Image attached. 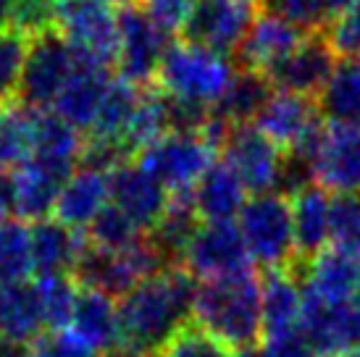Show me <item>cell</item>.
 Instances as JSON below:
<instances>
[{
	"mask_svg": "<svg viewBox=\"0 0 360 357\" xmlns=\"http://www.w3.org/2000/svg\"><path fill=\"white\" fill-rule=\"evenodd\" d=\"M198 294V278L184 266L163 268L140 281L119 299L121 344L140 355H160V349L190 323Z\"/></svg>",
	"mask_w": 360,
	"mask_h": 357,
	"instance_id": "obj_1",
	"label": "cell"
},
{
	"mask_svg": "<svg viewBox=\"0 0 360 357\" xmlns=\"http://www.w3.org/2000/svg\"><path fill=\"white\" fill-rule=\"evenodd\" d=\"M192 323L205 328L231 352L258 347L263 342V305L255 268L198 281Z\"/></svg>",
	"mask_w": 360,
	"mask_h": 357,
	"instance_id": "obj_2",
	"label": "cell"
},
{
	"mask_svg": "<svg viewBox=\"0 0 360 357\" xmlns=\"http://www.w3.org/2000/svg\"><path fill=\"white\" fill-rule=\"evenodd\" d=\"M234 63L195 42H171L158 69V89L176 103L213 110L234 79Z\"/></svg>",
	"mask_w": 360,
	"mask_h": 357,
	"instance_id": "obj_3",
	"label": "cell"
},
{
	"mask_svg": "<svg viewBox=\"0 0 360 357\" xmlns=\"http://www.w3.org/2000/svg\"><path fill=\"white\" fill-rule=\"evenodd\" d=\"M237 223L252 263H258L263 271L297 266L290 195L284 192L252 195V200L245 202Z\"/></svg>",
	"mask_w": 360,
	"mask_h": 357,
	"instance_id": "obj_4",
	"label": "cell"
},
{
	"mask_svg": "<svg viewBox=\"0 0 360 357\" xmlns=\"http://www.w3.org/2000/svg\"><path fill=\"white\" fill-rule=\"evenodd\" d=\"M219 148L200 131H169L137 152V163L155 181L174 192H190L216 163Z\"/></svg>",
	"mask_w": 360,
	"mask_h": 357,
	"instance_id": "obj_5",
	"label": "cell"
},
{
	"mask_svg": "<svg viewBox=\"0 0 360 357\" xmlns=\"http://www.w3.org/2000/svg\"><path fill=\"white\" fill-rule=\"evenodd\" d=\"M79 66V53L63 40L58 30H48L30 37L24 74H21L19 103L34 110L53 108L63 84Z\"/></svg>",
	"mask_w": 360,
	"mask_h": 357,
	"instance_id": "obj_6",
	"label": "cell"
},
{
	"mask_svg": "<svg viewBox=\"0 0 360 357\" xmlns=\"http://www.w3.org/2000/svg\"><path fill=\"white\" fill-rule=\"evenodd\" d=\"M252 124L284 152H297L310 163L316 158V150L326 129L323 113L316 100L281 89L271 95L266 108L260 110Z\"/></svg>",
	"mask_w": 360,
	"mask_h": 357,
	"instance_id": "obj_7",
	"label": "cell"
},
{
	"mask_svg": "<svg viewBox=\"0 0 360 357\" xmlns=\"http://www.w3.org/2000/svg\"><path fill=\"white\" fill-rule=\"evenodd\" d=\"M116 19H119V53H116L119 77L137 87H148L158 77L160 60L171 45L169 32L140 3L119 8Z\"/></svg>",
	"mask_w": 360,
	"mask_h": 357,
	"instance_id": "obj_8",
	"label": "cell"
},
{
	"mask_svg": "<svg viewBox=\"0 0 360 357\" xmlns=\"http://www.w3.org/2000/svg\"><path fill=\"white\" fill-rule=\"evenodd\" d=\"M260 11V0H192L181 37L231 58L237 56Z\"/></svg>",
	"mask_w": 360,
	"mask_h": 357,
	"instance_id": "obj_9",
	"label": "cell"
},
{
	"mask_svg": "<svg viewBox=\"0 0 360 357\" xmlns=\"http://www.w3.org/2000/svg\"><path fill=\"white\" fill-rule=\"evenodd\" d=\"M56 30L82 58L116 63L119 19L101 0H56Z\"/></svg>",
	"mask_w": 360,
	"mask_h": 357,
	"instance_id": "obj_10",
	"label": "cell"
},
{
	"mask_svg": "<svg viewBox=\"0 0 360 357\" xmlns=\"http://www.w3.org/2000/svg\"><path fill=\"white\" fill-rule=\"evenodd\" d=\"M181 266L190 271L198 281L221 278L252 268V258L248 252L245 237L237 221H216L200 223L192 242L184 249Z\"/></svg>",
	"mask_w": 360,
	"mask_h": 357,
	"instance_id": "obj_11",
	"label": "cell"
},
{
	"mask_svg": "<svg viewBox=\"0 0 360 357\" xmlns=\"http://www.w3.org/2000/svg\"><path fill=\"white\" fill-rule=\"evenodd\" d=\"M221 150H224V160L237 171L248 192L252 195L279 192L284 150L274 145L255 124L234 126Z\"/></svg>",
	"mask_w": 360,
	"mask_h": 357,
	"instance_id": "obj_12",
	"label": "cell"
},
{
	"mask_svg": "<svg viewBox=\"0 0 360 357\" xmlns=\"http://www.w3.org/2000/svg\"><path fill=\"white\" fill-rule=\"evenodd\" d=\"M313 181L334 195H360V124H326L313 158Z\"/></svg>",
	"mask_w": 360,
	"mask_h": 357,
	"instance_id": "obj_13",
	"label": "cell"
},
{
	"mask_svg": "<svg viewBox=\"0 0 360 357\" xmlns=\"http://www.w3.org/2000/svg\"><path fill=\"white\" fill-rule=\"evenodd\" d=\"M334 66H337V50L331 48L326 32H310L305 34V40L271 71L269 82L274 84V89L319 100Z\"/></svg>",
	"mask_w": 360,
	"mask_h": 357,
	"instance_id": "obj_14",
	"label": "cell"
},
{
	"mask_svg": "<svg viewBox=\"0 0 360 357\" xmlns=\"http://www.w3.org/2000/svg\"><path fill=\"white\" fill-rule=\"evenodd\" d=\"M300 331L319 357H342L360 347V313L352 302H323L305 294Z\"/></svg>",
	"mask_w": 360,
	"mask_h": 357,
	"instance_id": "obj_15",
	"label": "cell"
},
{
	"mask_svg": "<svg viewBox=\"0 0 360 357\" xmlns=\"http://www.w3.org/2000/svg\"><path fill=\"white\" fill-rule=\"evenodd\" d=\"M110 202L121 208L137 226L148 234L169 208L171 192L134 160H124L108 174Z\"/></svg>",
	"mask_w": 360,
	"mask_h": 357,
	"instance_id": "obj_16",
	"label": "cell"
},
{
	"mask_svg": "<svg viewBox=\"0 0 360 357\" xmlns=\"http://www.w3.org/2000/svg\"><path fill=\"white\" fill-rule=\"evenodd\" d=\"M302 278V292L323 302H352L360 289V258L329 245L308 263L292 266Z\"/></svg>",
	"mask_w": 360,
	"mask_h": 357,
	"instance_id": "obj_17",
	"label": "cell"
},
{
	"mask_svg": "<svg viewBox=\"0 0 360 357\" xmlns=\"http://www.w3.org/2000/svg\"><path fill=\"white\" fill-rule=\"evenodd\" d=\"M305 34L308 32H302L300 27H295V24H290V21L276 16V13L260 11V16L255 19V24L250 27L248 37L242 40L240 50L234 56L237 66L245 71H258V74L269 77L271 71L305 40Z\"/></svg>",
	"mask_w": 360,
	"mask_h": 357,
	"instance_id": "obj_18",
	"label": "cell"
},
{
	"mask_svg": "<svg viewBox=\"0 0 360 357\" xmlns=\"http://www.w3.org/2000/svg\"><path fill=\"white\" fill-rule=\"evenodd\" d=\"M110 82H113L110 66H103V63H95V60L79 56V66L71 74V79L63 84L60 95L53 103V110L63 121H69L74 129L90 131L95 119H98V110H101Z\"/></svg>",
	"mask_w": 360,
	"mask_h": 357,
	"instance_id": "obj_19",
	"label": "cell"
},
{
	"mask_svg": "<svg viewBox=\"0 0 360 357\" xmlns=\"http://www.w3.org/2000/svg\"><path fill=\"white\" fill-rule=\"evenodd\" d=\"M32 110V155L30 160H37L48 169L58 171L63 176H71L79 169L84 139L82 131L74 129L69 121H63L53 108Z\"/></svg>",
	"mask_w": 360,
	"mask_h": 357,
	"instance_id": "obj_20",
	"label": "cell"
},
{
	"mask_svg": "<svg viewBox=\"0 0 360 357\" xmlns=\"http://www.w3.org/2000/svg\"><path fill=\"white\" fill-rule=\"evenodd\" d=\"M110 205V178L105 171L79 166L60 187L53 219L74 231H87L92 221Z\"/></svg>",
	"mask_w": 360,
	"mask_h": 357,
	"instance_id": "obj_21",
	"label": "cell"
},
{
	"mask_svg": "<svg viewBox=\"0 0 360 357\" xmlns=\"http://www.w3.org/2000/svg\"><path fill=\"white\" fill-rule=\"evenodd\" d=\"M260 305H263V339L300 328L305 292L295 268H269L260 273Z\"/></svg>",
	"mask_w": 360,
	"mask_h": 357,
	"instance_id": "obj_22",
	"label": "cell"
},
{
	"mask_svg": "<svg viewBox=\"0 0 360 357\" xmlns=\"http://www.w3.org/2000/svg\"><path fill=\"white\" fill-rule=\"evenodd\" d=\"M69 331L77 339H82L90 349H95L101 357L121 344V318H119V299L108 297L95 289H82L74 305Z\"/></svg>",
	"mask_w": 360,
	"mask_h": 357,
	"instance_id": "obj_23",
	"label": "cell"
},
{
	"mask_svg": "<svg viewBox=\"0 0 360 357\" xmlns=\"http://www.w3.org/2000/svg\"><path fill=\"white\" fill-rule=\"evenodd\" d=\"M192 200L202 223L237 221L248 202V189L226 160H216L195 184Z\"/></svg>",
	"mask_w": 360,
	"mask_h": 357,
	"instance_id": "obj_24",
	"label": "cell"
},
{
	"mask_svg": "<svg viewBox=\"0 0 360 357\" xmlns=\"http://www.w3.org/2000/svg\"><path fill=\"white\" fill-rule=\"evenodd\" d=\"M32 239V263L37 276L48 273H71L82 249L87 245V234L74 231L58 219L34 221L30 228Z\"/></svg>",
	"mask_w": 360,
	"mask_h": 357,
	"instance_id": "obj_25",
	"label": "cell"
},
{
	"mask_svg": "<svg viewBox=\"0 0 360 357\" xmlns=\"http://www.w3.org/2000/svg\"><path fill=\"white\" fill-rule=\"evenodd\" d=\"M331 197L316 181L292 195V219H295V247L297 263H308L331 242L329 221Z\"/></svg>",
	"mask_w": 360,
	"mask_h": 357,
	"instance_id": "obj_26",
	"label": "cell"
},
{
	"mask_svg": "<svg viewBox=\"0 0 360 357\" xmlns=\"http://www.w3.org/2000/svg\"><path fill=\"white\" fill-rule=\"evenodd\" d=\"M276 89L269 82L266 74L258 71H245L240 69L234 74L229 89L224 92V98L213 105V116L221 119L229 126H242V124H252L258 119V113L266 108V103L271 100Z\"/></svg>",
	"mask_w": 360,
	"mask_h": 357,
	"instance_id": "obj_27",
	"label": "cell"
},
{
	"mask_svg": "<svg viewBox=\"0 0 360 357\" xmlns=\"http://www.w3.org/2000/svg\"><path fill=\"white\" fill-rule=\"evenodd\" d=\"M45 328L34 281L0 284V337L34 342Z\"/></svg>",
	"mask_w": 360,
	"mask_h": 357,
	"instance_id": "obj_28",
	"label": "cell"
},
{
	"mask_svg": "<svg viewBox=\"0 0 360 357\" xmlns=\"http://www.w3.org/2000/svg\"><path fill=\"white\" fill-rule=\"evenodd\" d=\"M63 174L42 166L37 160H27L16 169V189H19V219L42 221L51 219L56 210L60 187L66 184Z\"/></svg>",
	"mask_w": 360,
	"mask_h": 357,
	"instance_id": "obj_29",
	"label": "cell"
},
{
	"mask_svg": "<svg viewBox=\"0 0 360 357\" xmlns=\"http://www.w3.org/2000/svg\"><path fill=\"white\" fill-rule=\"evenodd\" d=\"M323 119L360 124V58H340L329 82L319 95Z\"/></svg>",
	"mask_w": 360,
	"mask_h": 357,
	"instance_id": "obj_30",
	"label": "cell"
},
{
	"mask_svg": "<svg viewBox=\"0 0 360 357\" xmlns=\"http://www.w3.org/2000/svg\"><path fill=\"white\" fill-rule=\"evenodd\" d=\"M142 89L145 87H137V84L121 79V77L110 82L101 110H98V119H95L90 129V137L116 142V145L124 148V137H127V129H129L131 119H134V110H137V103L142 98Z\"/></svg>",
	"mask_w": 360,
	"mask_h": 357,
	"instance_id": "obj_31",
	"label": "cell"
},
{
	"mask_svg": "<svg viewBox=\"0 0 360 357\" xmlns=\"http://www.w3.org/2000/svg\"><path fill=\"white\" fill-rule=\"evenodd\" d=\"M169 131H174L169 95H163L158 87H145L140 103H137V110H134V119H131L127 137H124V148L129 155H137L142 148L153 145L155 139H160Z\"/></svg>",
	"mask_w": 360,
	"mask_h": 357,
	"instance_id": "obj_32",
	"label": "cell"
},
{
	"mask_svg": "<svg viewBox=\"0 0 360 357\" xmlns=\"http://www.w3.org/2000/svg\"><path fill=\"white\" fill-rule=\"evenodd\" d=\"M32 155V110L19 103L0 105V169H19Z\"/></svg>",
	"mask_w": 360,
	"mask_h": 357,
	"instance_id": "obj_33",
	"label": "cell"
},
{
	"mask_svg": "<svg viewBox=\"0 0 360 357\" xmlns=\"http://www.w3.org/2000/svg\"><path fill=\"white\" fill-rule=\"evenodd\" d=\"M34 289H37V297H40L45 328H51V331L69 328L74 305L79 297V284L69 273H48V276H37Z\"/></svg>",
	"mask_w": 360,
	"mask_h": 357,
	"instance_id": "obj_34",
	"label": "cell"
},
{
	"mask_svg": "<svg viewBox=\"0 0 360 357\" xmlns=\"http://www.w3.org/2000/svg\"><path fill=\"white\" fill-rule=\"evenodd\" d=\"M34 263H32L30 228L21 221H0V284L27 281Z\"/></svg>",
	"mask_w": 360,
	"mask_h": 357,
	"instance_id": "obj_35",
	"label": "cell"
},
{
	"mask_svg": "<svg viewBox=\"0 0 360 357\" xmlns=\"http://www.w3.org/2000/svg\"><path fill=\"white\" fill-rule=\"evenodd\" d=\"M84 234H87V239H90L92 245H98V247H103V249H110V252H127V249H131L134 245H140L142 239L148 237V234H145L124 210L116 208L113 202L103 210L98 219L92 221Z\"/></svg>",
	"mask_w": 360,
	"mask_h": 357,
	"instance_id": "obj_36",
	"label": "cell"
},
{
	"mask_svg": "<svg viewBox=\"0 0 360 357\" xmlns=\"http://www.w3.org/2000/svg\"><path fill=\"white\" fill-rule=\"evenodd\" d=\"M30 37L19 30L0 32V105L19 98Z\"/></svg>",
	"mask_w": 360,
	"mask_h": 357,
	"instance_id": "obj_37",
	"label": "cell"
},
{
	"mask_svg": "<svg viewBox=\"0 0 360 357\" xmlns=\"http://www.w3.org/2000/svg\"><path fill=\"white\" fill-rule=\"evenodd\" d=\"M331 245L355 252L360 242V195H334L329 208Z\"/></svg>",
	"mask_w": 360,
	"mask_h": 357,
	"instance_id": "obj_38",
	"label": "cell"
},
{
	"mask_svg": "<svg viewBox=\"0 0 360 357\" xmlns=\"http://www.w3.org/2000/svg\"><path fill=\"white\" fill-rule=\"evenodd\" d=\"M263 11L276 13L302 32H323L329 27V13L323 0H260Z\"/></svg>",
	"mask_w": 360,
	"mask_h": 357,
	"instance_id": "obj_39",
	"label": "cell"
},
{
	"mask_svg": "<svg viewBox=\"0 0 360 357\" xmlns=\"http://www.w3.org/2000/svg\"><path fill=\"white\" fill-rule=\"evenodd\" d=\"M234 352L226 349L219 339H213L198 323H187L166 347L160 349V357H231Z\"/></svg>",
	"mask_w": 360,
	"mask_h": 357,
	"instance_id": "obj_40",
	"label": "cell"
},
{
	"mask_svg": "<svg viewBox=\"0 0 360 357\" xmlns=\"http://www.w3.org/2000/svg\"><path fill=\"white\" fill-rule=\"evenodd\" d=\"M323 32L329 37L331 48L337 50V56H342V58H360V0L345 13H340L337 19H331L329 27Z\"/></svg>",
	"mask_w": 360,
	"mask_h": 357,
	"instance_id": "obj_41",
	"label": "cell"
},
{
	"mask_svg": "<svg viewBox=\"0 0 360 357\" xmlns=\"http://www.w3.org/2000/svg\"><path fill=\"white\" fill-rule=\"evenodd\" d=\"M34 357H101L95 349H90L82 339H77L69 328L63 331H48L32 342Z\"/></svg>",
	"mask_w": 360,
	"mask_h": 357,
	"instance_id": "obj_42",
	"label": "cell"
},
{
	"mask_svg": "<svg viewBox=\"0 0 360 357\" xmlns=\"http://www.w3.org/2000/svg\"><path fill=\"white\" fill-rule=\"evenodd\" d=\"M258 357H319V352L310 347L300 328L287 331V334H276V337H266L260 342Z\"/></svg>",
	"mask_w": 360,
	"mask_h": 357,
	"instance_id": "obj_43",
	"label": "cell"
},
{
	"mask_svg": "<svg viewBox=\"0 0 360 357\" xmlns=\"http://www.w3.org/2000/svg\"><path fill=\"white\" fill-rule=\"evenodd\" d=\"M19 216V189L16 169H0V221Z\"/></svg>",
	"mask_w": 360,
	"mask_h": 357,
	"instance_id": "obj_44",
	"label": "cell"
},
{
	"mask_svg": "<svg viewBox=\"0 0 360 357\" xmlns=\"http://www.w3.org/2000/svg\"><path fill=\"white\" fill-rule=\"evenodd\" d=\"M0 357H34L32 355L30 342H21V339L0 337Z\"/></svg>",
	"mask_w": 360,
	"mask_h": 357,
	"instance_id": "obj_45",
	"label": "cell"
},
{
	"mask_svg": "<svg viewBox=\"0 0 360 357\" xmlns=\"http://www.w3.org/2000/svg\"><path fill=\"white\" fill-rule=\"evenodd\" d=\"M13 8L16 0H0V32L13 30Z\"/></svg>",
	"mask_w": 360,
	"mask_h": 357,
	"instance_id": "obj_46",
	"label": "cell"
},
{
	"mask_svg": "<svg viewBox=\"0 0 360 357\" xmlns=\"http://www.w3.org/2000/svg\"><path fill=\"white\" fill-rule=\"evenodd\" d=\"M358 0H323V6H326V13H329V21L337 19L340 13H345V11L350 8V6H355Z\"/></svg>",
	"mask_w": 360,
	"mask_h": 357,
	"instance_id": "obj_47",
	"label": "cell"
},
{
	"mask_svg": "<svg viewBox=\"0 0 360 357\" xmlns=\"http://www.w3.org/2000/svg\"><path fill=\"white\" fill-rule=\"evenodd\" d=\"M101 3H105V6H119V8H124V6H129L131 0H101Z\"/></svg>",
	"mask_w": 360,
	"mask_h": 357,
	"instance_id": "obj_48",
	"label": "cell"
},
{
	"mask_svg": "<svg viewBox=\"0 0 360 357\" xmlns=\"http://www.w3.org/2000/svg\"><path fill=\"white\" fill-rule=\"evenodd\" d=\"M231 357H258V352L255 349H245V352H234Z\"/></svg>",
	"mask_w": 360,
	"mask_h": 357,
	"instance_id": "obj_49",
	"label": "cell"
},
{
	"mask_svg": "<svg viewBox=\"0 0 360 357\" xmlns=\"http://www.w3.org/2000/svg\"><path fill=\"white\" fill-rule=\"evenodd\" d=\"M352 305H355V310H358V313H360V289H358V294L352 297Z\"/></svg>",
	"mask_w": 360,
	"mask_h": 357,
	"instance_id": "obj_50",
	"label": "cell"
},
{
	"mask_svg": "<svg viewBox=\"0 0 360 357\" xmlns=\"http://www.w3.org/2000/svg\"><path fill=\"white\" fill-rule=\"evenodd\" d=\"M342 357H360V347L352 349V352H347V355H342Z\"/></svg>",
	"mask_w": 360,
	"mask_h": 357,
	"instance_id": "obj_51",
	"label": "cell"
},
{
	"mask_svg": "<svg viewBox=\"0 0 360 357\" xmlns=\"http://www.w3.org/2000/svg\"><path fill=\"white\" fill-rule=\"evenodd\" d=\"M355 255H358V258H360V242H358V247H355Z\"/></svg>",
	"mask_w": 360,
	"mask_h": 357,
	"instance_id": "obj_52",
	"label": "cell"
},
{
	"mask_svg": "<svg viewBox=\"0 0 360 357\" xmlns=\"http://www.w3.org/2000/svg\"><path fill=\"white\" fill-rule=\"evenodd\" d=\"M142 3H148V0H142Z\"/></svg>",
	"mask_w": 360,
	"mask_h": 357,
	"instance_id": "obj_53",
	"label": "cell"
}]
</instances>
